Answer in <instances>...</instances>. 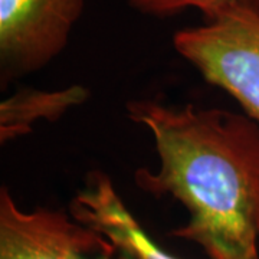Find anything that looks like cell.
I'll return each instance as SVG.
<instances>
[{"label":"cell","instance_id":"cell-6","mask_svg":"<svg viewBox=\"0 0 259 259\" xmlns=\"http://www.w3.org/2000/svg\"><path fill=\"white\" fill-rule=\"evenodd\" d=\"M85 98L87 91L81 87H72L56 93L22 91L10 97L9 100L2 102L0 107L2 143L28 134L32 124L39 118L56 120L69 107L82 102Z\"/></svg>","mask_w":259,"mask_h":259},{"label":"cell","instance_id":"cell-2","mask_svg":"<svg viewBox=\"0 0 259 259\" xmlns=\"http://www.w3.org/2000/svg\"><path fill=\"white\" fill-rule=\"evenodd\" d=\"M173 44L207 82L231 94L259 121V13L235 10L179 30Z\"/></svg>","mask_w":259,"mask_h":259},{"label":"cell","instance_id":"cell-7","mask_svg":"<svg viewBox=\"0 0 259 259\" xmlns=\"http://www.w3.org/2000/svg\"><path fill=\"white\" fill-rule=\"evenodd\" d=\"M131 8L156 18H170L189 8L203 13L206 22H212L235 12L249 10L259 13V0H128Z\"/></svg>","mask_w":259,"mask_h":259},{"label":"cell","instance_id":"cell-1","mask_svg":"<svg viewBox=\"0 0 259 259\" xmlns=\"http://www.w3.org/2000/svg\"><path fill=\"white\" fill-rule=\"evenodd\" d=\"M130 120L153 136L160 167L136 171L143 192L170 194L189 214L173 236L210 259H259V125L221 108L128 102Z\"/></svg>","mask_w":259,"mask_h":259},{"label":"cell","instance_id":"cell-4","mask_svg":"<svg viewBox=\"0 0 259 259\" xmlns=\"http://www.w3.org/2000/svg\"><path fill=\"white\" fill-rule=\"evenodd\" d=\"M85 0H0L3 81L47 66L66 47Z\"/></svg>","mask_w":259,"mask_h":259},{"label":"cell","instance_id":"cell-3","mask_svg":"<svg viewBox=\"0 0 259 259\" xmlns=\"http://www.w3.org/2000/svg\"><path fill=\"white\" fill-rule=\"evenodd\" d=\"M0 259H120L101 232L72 214L20 209L8 187L0 190Z\"/></svg>","mask_w":259,"mask_h":259},{"label":"cell","instance_id":"cell-5","mask_svg":"<svg viewBox=\"0 0 259 259\" xmlns=\"http://www.w3.org/2000/svg\"><path fill=\"white\" fill-rule=\"evenodd\" d=\"M71 214L91 226L115 246L120 259H180L153 241L124 204L112 180L101 171L91 173L71 203Z\"/></svg>","mask_w":259,"mask_h":259}]
</instances>
